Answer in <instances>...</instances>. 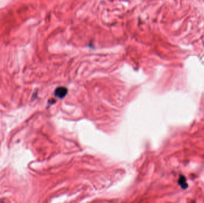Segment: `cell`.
<instances>
[{
    "mask_svg": "<svg viewBox=\"0 0 204 203\" xmlns=\"http://www.w3.org/2000/svg\"><path fill=\"white\" fill-rule=\"evenodd\" d=\"M67 92H68V90L66 88L59 87L56 89L54 94L57 97L59 98H62L66 96Z\"/></svg>",
    "mask_w": 204,
    "mask_h": 203,
    "instance_id": "cell-1",
    "label": "cell"
},
{
    "mask_svg": "<svg viewBox=\"0 0 204 203\" xmlns=\"http://www.w3.org/2000/svg\"><path fill=\"white\" fill-rule=\"evenodd\" d=\"M179 184L183 190H185L186 188H188V184L186 182V178L183 176H181L180 177V179L179 181Z\"/></svg>",
    "mask_w": 204,
    "mask_h": 203,
    "instance_id": "cell-2",
    "label": "cell"
}]
</instances>
